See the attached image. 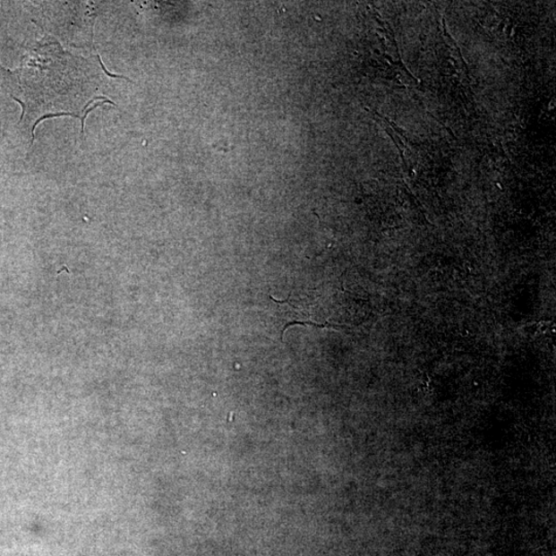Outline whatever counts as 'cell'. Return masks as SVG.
<instances>
[{
    "label": "cell",
    "instance_id": "obj_1",
    "mask_svg": "<svg viewBox=\"0 0 556 556\" xmlns=\"http://www.w3.org/2000/svg\"><path fill=\"white\" fill-rule=\"evenodd\" d=\"M13 99L23 107V121L31 142L34 129L53 116L72 115L81 122L93 109L105 103L115 105L102 95L109 74L99 56L84 58L64 50L56 39L46 36L23 58L22 65L11 73Z\"/></svg>",
    "mask_w": 556,
    "mask_h": 556
}]
</instances>
